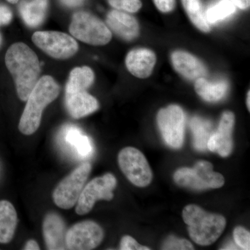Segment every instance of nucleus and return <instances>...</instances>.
Returning <instances> with one entry per match:
<instances>
[{
	"instance_id": "nucleus-17",
	"label": "nucleus",
	"mask_w": 250,
	"mask_h": 250,
	"mask_svg": "<svg viewBox=\"0 0 250 250\" xmlns=\"http://www.w3.org/2000/svg\"><path fill=\"white\" fill-rule=\"evenodd\" d=\"M65 106L70 116L75 119L92 114L100 106L97 99L85 90L65 93Z\"/></svg>"
},
{
	"instance_id": "nucleus-9",
	"label": "nucleus",
	"mask_w": 250,
	"mask_h": 250,
	"mask_svg": "<svg viewBox=\"0 0 250 250\" xmlns=\"http://www.w3.org/2000/svg\"><path fill=\"white\" fill-rule=\"evenodd\" d=\"M34 43L49 57L67 59L78 52V43L74 38L59 31H36L32 36Z\"/></svg>"
},
{
	"instance_id": "nucleus-20",
	"label": "nucleus",
	"mask_w": 250,
	"mask_h": 250,
	"mask_svg": "<svg viewBox=\"0 0 250 250\" xmlns=\"http://www.w3.org/2000/svg\"><path fill=\"white\" fill-rule=\"evenodd\" d=\"M196 93L205 101L217 103L225 98L228 90V83L225 81L210 82L204 77L195 80Z\"/></svg>"
},
{
	"instance_id": "nucleus-6",
	"label": "nucleus",
	"mask_w": 250,
	"mask_h": 250,
	"mask_svg": "<svg viewBox=\"0 0 250 250\" xmlns=\"http://www.w3.org/2000/svg\"><path fill=\"white\" fill-rule=\"evenodd\" d=\"M91 169L89 162L83 163L59 182L52 193V199L57 207L70 209L76 205Z\"/></svg>"
},
{
	"instance_id": "nucleus-16",
	"label": "nucleus",
	"mask_w": 250,
	"mask_h": 250,
	"mask_svg": "<svg viewBox=\"0 0 250 250\" xmlns=\"http://www.w3.org/2000/svg\"><path fill=\"white\" fill-rule=\"evenodd\" d=\"M172 65L182 76L193 81L207 75V69L204 64L192 54L184 51H176L171 56Z\"/></svg>"
},
{
	"instance_id": "nucleus-24",
	"label": "nucleus",
	"mask_w": 250,
	"mask_h": 250,
	"mask_svg": "<svg viewBox=\"0 0 250 250\" xmlns=\"http://www.w3.org/2000/svg\"><path fill=\"white\" fill-rule=\"evenodd\" d=\"M184 9L192 24L203 32H209L210 24L206 16L202 0H182Z\"/></svg>"
},
{
	"instance_id": "nucleus-3",
	"label": "nucleus",
	"mask_w": 250,
	"mask_h": 250,
	"mask_svg": "<svg viewBox=\"0 0 250 250\" xmlns=\"http://www.w3.org/2000/svg\"><path fill=\"white\" fill-rule=\"evenodd\" d=\"M182 217L190 238L200 246L214 243L226 227V220L223 215L207 213L195 205L187 206L182 211Z\"/></svg>"
},
{
	"instance_id": "nucleus-38",
	"label": "nucleus",
	"mask_w": 250,
	"mask_h": 250,
	"mask_svg": "<svg viewBox=\"0 0 250 250\" xmlns=\"http://www.w3.org/2000/svg\"><path fill=\"white\" fill-rule=\"evenodd\" d=\"M1 42H2V39H1V34H0V46L1 45Z\"/></svg>"
},
{
	"instance_id": "nucleus-29",
	"label": "nucleus",
	"mask_w": 250,
	"mask_h": 250,
	"mask_svg": "<svg viewBox=\"0 0 250 250\" xmlns=\"http://www.w3.org/2000/svg\"><path fill=\"white\" fill-rule=\"evenodd\" d=\"M120 250H149V248L140 245L134 238L129 236H125L122 238Z\"/></svg>"
},
{
	"instance_id": "nucleus-2",
	"label": "nucleus",
	"mask_w": 250,
	"mask_h": 250,
	"mask_svg": "<svg viewBox=\"0 0 250 250\" xmlns=\"http://www.w3.org/2000/svg\"><path fill=\"white\" fill-rule=\"evenodd\" d=\"M60 93V87L53 77L45 75L38 81L31 92L20 120L18 129L26 136L32 135L40 126L42 112L54 101Z\"/></svg>"
},
{
	"instance_id": "nucleus-22",
	"label": "nucleus",
	"mask_w": 250,
	"mask_h": 250,
	"mask_svg": "<svg viewBox=\"0 0 250 250\" xmlns=\"http://www.w3.org/2000/svg\"><path fill=\"white\" fill-rule=\"evenodd\" d=\"M95 80V74L88 66L77 67L70 72L65 86V93L85 91L91 86Z\"/></svg>"
},
{
	"instance_id": "nucleus-13",
	"label": "nucleus",
	"mask_w": 250,
	"mask_h": 250,
	"mask_svg": "<svg viewBox=\"0 0 250 250\" xmlns=\"http://www.w3.org/2000/svg\"><path fill=\"white\" fill-rule=\"evenodd\" d=\"M67 230L65 221L60 215L54 212L47 213L42 223V233L47 249L66 250Z\"/></svg>"
},
{
	"instance_id": "nucleus-32",
	"label": "nucleus",
	"mask_w": 250,
	"mask_h": 250,
	"mask_svg": "<svg viewBox=\"0 0 250 250\" xmlns=\"http://www.w3.org/2000/svg\"><path fill=\"white\" fill-rule=\"evenodd\" d=\"M85 0H61L62 4L70 8L77 7L84 2Z\"/></svg>"
},
{
	"instance_id": "nucleus-23",
	"label": "nucleus",
	"mask_w": 250,
	"mask_h": 250,
	"mask_svg": "<svg viewBox=\"0 0 250 250\" xmlns=\"http://www.w3.org/2000/svg\"><path fill=\"white\" fill-rule=\"evenodd\" d=\"M190 126L195 149L200 152L207 150V143L213 133L211 123L200 117H194L190 121Z\"/></svg>"
},
{
	"instance_id": "nucleus-31",
	"label": "nucleus",
	"mask_w": 250,
	"mask_h": 250,
	"mask_svg": "<svg viewBox=\"0 0 250 250\" xmlns=\"http://www.w3.org/2000/svg\"><path fill=\"white\" fill-rule=\"evenodd\" d=\"M13 15L9 7L0 4V26L9 24L12 21Z\"/></svg>"
},
{
	"instance_id": "nucleus-21",
	"label": "nucleus",
	"mask_w": 250,
	"mask_h": 250,
	"mask_svg": "<svg viewBox=\"0 0 250 250\" xmlns=\"http://www.w3.org/2000/svg\"><path fill=\"white\" fill-rule=\"evenodd\" d=\"M65 141L82 158L90 157L93 154L94 147L91 139L75 126H67L64 130Z\"/></svg>"
},
{
	"instance_id": "nucleus-26",
	"label": "nucleus",
	"mask_w": 250,
	"mask_h": 250,
	"mask_svg": "<svg viewBox=\"0 0 250 250\" xmlns=\"http://www.w3.org/2000/svg\"><path fill=\"white\" fill-rule=\"evenodd\" d=\"M161 249L188 250H194V248L190 241L170 236L166 238V241L164 242Z\"/></svg>"
},
{
	"instance_id": "nucleus-27",
	"label": "nucleus",
	"mask_w": 250,
	"mask_h": 250,
	"mask_svg": "<svg viewBox=\"0 0 250 250\" xmlns=\"http://www.w3.org/2000/svg\"><path fill=\"white\" fill-rule=\"evenodd\" d=\"M108 3L115 9L129 13L137 12L142 7L141 0H108Z\"/></svg>"
},
{
	"instance_id": "nucleus-35",
	"label": "nucleus",
	"mask_w": 250,
	"mask_h": 250,
	"mask_svg": "<svg viewBox=\"0 0 250 250\" xmlns=\"http://www.w3.org/2000/svg\"><path fill=\"white\" fill-rule=\"evenodd\" d=\"M221 250H238V248H237L236 246L233 244L232 242H229L227 246L224 247V248H222Z\"/></svg>"
},
{
	"instance_id": "nucleus-18",
	"label": "nucleus",
	"mask_w": 250,
	"mask_h": 250,
	"mask_svg": "<svg viewBox=\"0 0 250 250\" xmlns=\"http://www.w3.org/2000/svg\"><path fill=\"white\" fill-rule=\"evenodd\" d=\"M18 214L14 206L7 200L0 201V243L12 241L18 225Z\"/></svg>"
},
{
	"instance_id": "nucleus-7",
	"label": "nucleus",
	"mask_w": 250,
	"mask_h": 250,
	"mask_svg": "<svg viewBox=\"0 0 250 250\" xmlns=\"http://www.w3.org/2000/svg\"><path fill=\"white\" fill-rule=\"evenodd\" d=\"M118 165L131 183L138 187H147L152 180V172L146 156L136 148H123L118 156Z\"/></svg>"
},
{
	"instance_id": "nucleus-33",
	"label": "nucleus",
	"mask_w": 250,
	"mask_h": 250,
	"mask_svg": "<svg viewBox=\"0 0 250 250\" xmlns=\"http://www.w3.org/2000/svg\"><path fill=\"white\" fill-rule=\"evenodd\" d=\"M236 7L243 10L249 9L250 0H231Z\"/></svg>"
},
{
	"instance_id": "nucleus-8",
	"label": "nucleus",
	"mask_w": 250,
	"mask_h": 250,
	"mask_svg": "<svg viewBox=\"0 0 250 250\" xmlns=\"http://www.w3.org/2000/svg\"><path fill=\"white\" fill-rule=\"evenodd\" d=\"M116 185V178L111 173L92 179L81 192L75 208L77 214L83 215L89 213L98 200L111 201Z\"/></svg>"
},
{
	"instance_id": "nucleus-4",
	"label": "nucleus",
	"mask_w": 250,
	"mask_h": 250,
	"mask_svg": "<svg viewBox=\"0 0 250 250\" xmlns=\"http://www.w3.org/2000/svg\"><path fill=\"white\" fill-rule=\"evenodd\" d=\"M71 35L77 40L92 45H104L112 39L111 31L98 17L85 11L74 14L69 27Z\"/></svg>"
},
{
	"instance_id": "nucleus-5",
	"label": "nucleus",
	"mask_w": 250,
	"mask_h": 250,
	"mask_svg": "<svg viewBox=\"0 0 250 250\" xmlns=\"http://www.w3.org/2000/svg\"><path fill=\"white\" fill-rule=\"evenodd\" d=\"M176 184L182 187L195 190L219 188L225 184V178L221 174L213 171L210 162L200 161L193 167H182L174 174Z\"/></svg>"
},
{
	"instance_id": "nucleus-36",
	"label": "nucleus",
	"mask_w": 250,
	"mask_h": 250,
	"mask_svg": "<svg viewBox=\"0 0 250 250\" xmlns=\"http://www.w3.org/2000/svg\"><path fill=\"white\" fill-rule=\"evenodd\" d=\"M250 91H248V95H247V106H248V111H250Z\"/></svg>"
},
{
	"instance_id": "nucleus-11",
	"label": "nucleus",
	"mask_w": 250,
	"mask_h": 250,
	"mask_svg": "<svg viewBox=\"0 0 250 250\" xmlns=\"http://www.w3.org/2000/svg\"><path fill=\"white\" fill-rule=\"evenodd\" d=\"M103 228L95 222L85 220L72 225L65 236L66 250H90L101 244L104 239Z\"/></svg>"
},
{
	"instance_id": "nucleus-37",
	"label": "nucleus",
	"mask_w": 250,
	"mask_h": 250,
	"mask_svg": "<svg viewBox=\"0 0 250 250\" xmlns=\"http://www.w3.org/2000/svg\"><path fill=\"white\" fill-rule=\"evenodd\" d=\"M7 1L11 4H16L19 0H7Z\"/></svg>"
},
{
	"instance_id": "nucleus-14",
	"label": "nucleus",
	"mask_w": 250,
	"mask_h": 250,
	"mask_svg": "<svg viewBox=\"0 0 250 250\" xmlns=\"http://www.w3.org/2000/svg\"><path fill=\"white\" fill-rule=\"evenodd\" d=\"M156 62V54L150 49L146 48L130 51L125 59V64L130 73L140 79L150 76Z\"/></svg>"
},
{
	"instance_id": "nucleus-28",
	"label": "nucleus",
	"mask_w": 250,
	"mask_h": 250,
	"mask_svg": "<svg viewBox=\"0 0 250 250\" xmlns=\"http://www.w3.org/2000/svg\"><path fill=\"white\" fill-rule=\"evenodd\" d=\"M233 239L240 249H250V233L243 227H236L233 231Z\"/></svg>"
},
{
	"instance_id": "nucleus-15",
	"label": "nucleus",
	"mask_w": 250,
	"mask_h": 250,
	"mask_svg": "<svg viewBox=\"0 0 250 250\" xmlns=\"http://www.w3.org/2000/svg\"><path fill=\"white\" fill-rule=\"evenodd\" d=\"M106 22L110 29L124 40L133 41L139 35V22L126 13L113 10L108 13Z\"/></svg>"
},
{
	"instance_id": "nucleus-34",
	"label": "nucleus",
	"mask_w": 250,
	"mask_h": 250,
	"mask_svg": "<svg viewBox=\"0 0 250 250\" xmlns=\"http://www.w3.org/2000/svg\"><path fill=\"white\" fill-rule=\"evenodd\" d=\"M24 250H39L40 246L38 244L37 242L34 240H29L23 248Z\"/></svg>"
},
{
	"instance_id": "nucleus-10",
	"label": "nucleus",
	"mask_w": 250,
	"mask_h": 250,
	"mask_svg": "<svg viewBox=\"0 0 250 250\" xmlns=\"http://www.w3.org/2000/svg\"><path fill=\"white\" fill-rule=\"evenodd\" d=\"M157 123L163 139L167 146L179 149L184 143L185 115L180 106L170 105L157 114Z\"/></svg>"
},
{
	"instance_id": "nucleus-12",
	"label": "nucleus",
	"mask_w": 250,
	"mask_h": 250,
	"mask_svg": "<svg viewBox=\"0 0 250 250\" xmlns=\"http://www.w3.org/2000/svg\"><path fill=\"white\" fill-rule=\"evenodd\" d=\"M235 123L234 114L231 111L224 112L218 129L213 132L207 143V149L218 153L222 157H228L233 149L232 131Z\"/></svg>"
},
{
	"instance_id": "nucleus-19",
	"label": "nucleus",
	"mask_w": 250,
	"mask_h": 250,
	"mask_svg": "<svg viewBox=\"0 0 250 250\" xmlns=\"http://www.w3.org/2000/svg\"><path fill=\"white\" fill-rule=\"evenodd\" d=\"M48 0H23L19 11L23 21L30 27H37L45 21Z\"/></svg>"
},
{
	"instance_id": "nucleus-1",
	"label": "nucleus",
	"mask_w": 250,
	"mask_h": 250,
	"mask_svg": "<svg viewBox=\"0 0 250 250\" xmlns=\"http://www.w3.org/2000/svg\"><path fill=\"white\" fill-rule=\"evenodd\" d=\"M5 63L16 83L18 98L27 101L41 72V64L34 51L23 42H16L8 49Z\"/></svg>"
},
{
	"instance_id": "nucleus-25",
	"label": "nucleus",
	"mask_w": 250,
	"mask_h": 250,
	"mask_svg": "<svg viewBox=\"0 0 250 250\" xmlns=\"http://www.w3.org/2000/svg\"><path fill=\"white\" fill-rule=\"evenodd\" d=\"M236 6L231 0H220L206 11L207 21L209 24L220 22L236 12Z\"/></svg>"
},
{
	"instance_id": "nucleus-30",
	"label": "nucleus",
	"mask_w": 250,
	"mask_h": 250,
	"mask_svg": "<svg viewBox=\"0 0 250 250\" xmlns=\"http://www.w3.org/2000/svg\"><path fill=\"white\" fill-rule=\"evenodd\" d=\"M158 9L162 13H169L173 11L175 0H153Z\"/></svg>"
}]
</instances>
